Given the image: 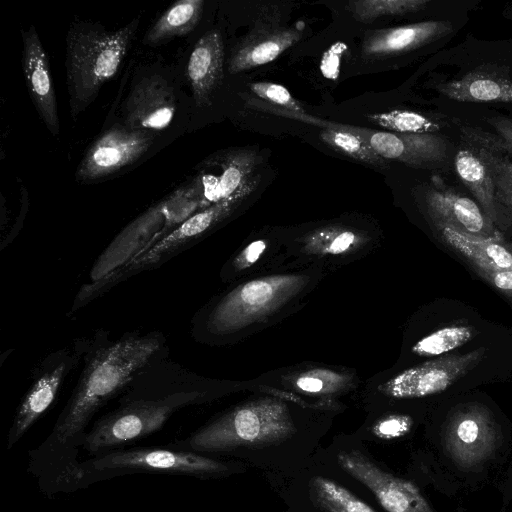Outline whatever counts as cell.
Here are the masks:
<instances>
[{"label":"cell","mask_w":512,"mask_h":512,"mask_svg":"<svg viewBox=\"0 0 512 512\" xmlns=\"http://www.w3.org/2000/svg\"><path fill=\"white\" fill-rule=\"evenodd\" d=\"M83 367L78 381L46 440L30 454V469L46 493L72 491L76 459L95 414L121 396L149 366L169 357L162 332H126L112 339L97 330L80 338Z\"/></svg>","instance_id":"1"},{"label":"cell","mask_w":512,"mask_h":512,"mask_svg":"<svg viewBox=\"0 0 512 512\" xmlns=\"http://www.w3.org/2000/svg\"><path fill=\"white\" fill-rule=\"evenodd\" d=\"M330 273L319 265L283 266L229 284L194 314L191 335L209 346L237 344L302 310Z\"/></svg>","instance_id":"2"},{"label":"cell","mask_w":512,"mask_h":512,"mask_svg":"<svg viewBox=\"0 0 512 512\" xmlns=\"http://www.w3.org/2000/svg\"><path fill=\"white\" fill-rule=\"evenodd\" d=\"M224 379L201 376L169 358L145 369L119 397L118 405L95 421L82 449L91 455L160 430L177 411L225 397Z\"/></svg>","instance_id":"3"},{"label":"cell","mask_w":512,"mask_h":512,"mask_svg":"<svg viewBox=\"0 0 512 512\" xmlns=\"http://www.w3.org/2000/svg\"><path fill=\"white\" fill-rule=\"evenodd\" d=\"M251 381L247 397L172 446L196 453L270 446L296 435V411L302 408L323 407L339 413L346 409L343 402L309 401Z\"/></svg>","instance_id":"4"},{"label":"cell","mask_w":512,"mask_h":512,"mask_svg":"<svg viewBox=\"0 0 512 512\" xmlns=\"http://www.w3.org/2000/svg\"><path fill=\"white\" fill-rule=\"evenodd\" d=\"M381 229L361 218H339L285 228L286 267L323 266L331 272L377 251Z\"/></svg>","instance_id":"5"},{"label":"cell","mask_w":512,"mask_h":512,"mask_svg":"<svg viewBox=\"0 0 512 512\" xmlns=\"http://www.w3.org/2000/svg\"><path fill=\"white\" fill-rule=\"evenodd\" d=\"M209 206L199 177L180 187L138 216L112 240L93 264L91 282L149 249L193 214Z\"/></svg>","instance_id":"6"},{"label":"cell","mask_w":512,"mask_h":512,"mask_svg":"<svg viewBox=\"0 0 512 512\" xmlns=\"http://www.w3.org/2000/svg\"><path fill=\"white\" fill-rule=\"evenodd\" d=\"M486 349L464 354H447L406 366H393L364 381L360 392L365 403L383 408L442 393L474 369Z\"/></svg>","instance_id":"7"},{"label":"cell","mask_w":512,"mask_h":512,"mask_svg":"<svg viewBox=\"0 0 512 512\" xmlns=\"http://www.w3.org/2000/svg\"><path fill=\"white\" fill-rule=\"evenodd\" d=\"M138 19L116 32L77 30L67 40V78L74 115L117 73L135 35Z\"/></svg>","instance_id":"8"},{"label":"cell","mask_w":512,"mask_h":512,"mask_svg":"<svg viewBox=\"0 0 512 512\" xmlns=\"http://www.w3.org/2000/svg\"><path fill=\"white\" fill-rule=\"evenodd\" d=\"M228 466L200 453L156 447L113 449L79 463L72 491L99 480L133 473L212 477Z\"/></svg>","instance_id":"9"},{"label":"cell","mask_w":512,"mask_h":512,"mask_svg":"<svg viewBox=\"0 0 512 512\" xmlns=\"http://www.w3.org/2000/svg\"><path fill=\"white\" fill-rule=\"evenodd\" d=\"M252 380L309 401L339 402L343 397L360 394L365 381L354 368L315 361L273 369Z\"/></svg>","instance_id":"10"},{"label":"cell","mask_w":512,"mask_h":512,"mask_svg":"<svg viewBox=\"0 0 512 512\" xmlns=\"http://www.w3.org/2000/svg\"><path fill=\"white\" fill-rule=\"evenodd\" d=\"M82 353L80 339H76L73 347L49 353L38 363L8 431L7 449H11L50 408L64 380L82 359Z\"/></svg>","instance_id":"11"},{"label":"cell","mask_w":512,"mask_h":512,"mask_svg":"<svg viewBox=\"0 0 512 512\" xmlns=\"http://www.w3.org/2000/svg\"><path fill=\"white\" fill-rule=\"evenodd\" d=\"M498 442L496 422L490 411L479 404L457 409L445 428V450L462 469H470L486 461L496 450Z\"/></svg>","instance_id":"12"},{"label":"cell","mask_w":512,"mask_h":512,"mask_svg":"<svg viewBox=\"0 0 512 512\" xmlns=\"http://www.w3.org/2000/svg\"><path fill=\"white\" fill-rule=\"evenodd\" d=\"M337 462L347 474L366 486L386 511L434 512L417 486L385 472L360 452H341Z\"/></svg>","instance_id":"13"},{"label":"cell","mask_w":512,"mask_h":512,"mask_svg":"<svg viewBox=\"0 0 512 512\" xmlns=\"http://www.w3.org/2000/svg\"><path fill=\"white\" fill-rule=\"evenodd\" d=\"M152 144V134L124 126L107 130L89 148L77 170L79 181L113 174L136 162Z\"/></svg>","instance_id":"14"},{"label":"cell","mask_w":512,"mask_h":512,"mask_svg":"<svg viewBox=\"0 0 512 512\" xmlns=\"http://www.w3.org/2000/svg\"><path fill=\"white\" fill-rule=\"evenodd\" d=\"M424 202L434 225L444 224L478 238L502 237L494 223L472 199L457 193L439 177L431 178Z\"/></svg>","instance_id":"15"},{"label":"cell","mask_w":512,"mask_h":512,"mask_svg":"<svg viewBox=\"0 0 512 512\" xmlns=\"http://www.w3.org/2000/svg\"><path fill=\"white\" fill-rule=\"evenodd\" d=\"M344 130L360 136L385 160L429 168L441 163L447 156V140L435 133H395L353 126H345Z\"/></svg>","instance_id":"16"},{"label":"cell","mask_w":512,"mask_h":512,"mask_svg":"<svg viewBox=\"0 0 512 512\" xmlns=\"http://www.w3.org/2000/svg\"><path fill=\"white\" fill-rule=\"evenodd\" d=\"M287 261L285 228H263L250 234L222 265L224 284L282 268Z\"/></svg>","instance_id":"17"},{"label":"cell","mask_w":512,"mask_h":512,"mask_svg":"<svg viewBox=\"0 0 512 512\" xmlns=\"http://www.w3.org/2000/svg\"><path fill=\"white\" fill-rule=\"evenodd\" d=\"M126 127L151 133L168 127L175 113V96L167 81L158 76L142 79L124 106Z\"/></svg>","instance_id":"18"},{"label":"cell","mask_w":512,"mask_h":512,"mask_svg":"<svg viewBox=\"0 0 512 512\" xmlns=\"http://www.w3.org/2000/svg\"><path fill=\"white\" fill-rule=\"evenodd\" d=\"M22 67L30 97L48 130L59 134V117L48 57L42 43L30 26L23 32Z\"/></svg>","instance_id":"19"},{"label":"cell","mask_w":512,"mask_h":512,"mask_svg":"<svg viewBox=\"0 0 512 512\" xmlns=\"http://www.w3.org/2000/svg\"><path fill=\"white\" fill-rule=\"evenodd\" d=\"M452 31L447 21H423L404 26L369 31L362 43L368 57L389 56L411 51Z\"/></svg>","instance_id":"20"},{"label":"cell","mask_w":512,"mask_h":512,"mask_svg":"<svg viewBox=\"0 0 512 512\" xmlns=\"http://www.w3.org/2000/svg\"><path fill=\"white\" fill-rule=\"evenodd\" d=\"M223 41L217 30L205 33L194 46L187 65L194 99L200 107L210 103L223 77Z\"/></svg>","instance_id":"21"},{"label":"cell","mask_w":512,"mask_h":512,"mask_svg":"<svg viewBox=\"0 0 512 512\" xmlns=\"http://www.w3.org/2000/svg\"><path fill=\"white\" fill-rule=\"evenodd\" d=\"M440 239L466 259L475 271L512 269V245L500 238H478L444 225H434Z\"/></svg>","instance_id":"22"},{"label":"cell","mask_w":512,"mask_h":512,"mask_svg":"<svg viewBox=\"0 0 512 512\" xmlns=\"http://www.w3.org/2000/svg\"><path fill=\"white\" fill-rule=\"evenodd\" d=\"M477 330L466 324L449 325L419 336L403 338L401 354L395 366L401 367L447 355L469 342Z\"/></svg>","instance_id":"23"},{"label":"cell","mask_w":512,"mask_h":512,"mask_svg":"<svg viewBox=\"0 0 512 512\" xmlns=\"http://www.w3.org/2000/svg\"><path fill=\"white\" fill-rule=\"evenodd\" d=\"M437 89L448 98L461 102L512 103V79L484 68L439 84Z\"/></svg>","instance_id":"24"},{"label":"cell","mask_w":512,"mask_h":512,"mask_svg":"<svg viewBox=\"0 0 512 512\" xmlns=\"http://www.w3.org/2000/svg\"><path fill=\"white\" fill-rule=\"evenodd\" d=\"M301 31L293 28L263 31L246 38L233 53L229 71L238 73L267 64L294 45Z\"/></svg>","instance_id":"25"},{"label":"cell","mask_w":512,"mask_h":512,"mask_svg":"<svg viewBox=\"0 0 512 512\" xmlns=\"http://www.w3.org/2000/svg\"><path fill=\"white\" fill-rule=\"evenodd\" d=\"M455 169L464 185L480 203L482 211L495 224L500 216L496 202V188L487 164L468 146L460 149L455 157Z\"/></svg>","instance_id":"26"},{"label":"cell","mask_w":512,"mask_h":512,"mask_svg":"<svg viewBox=\"0 0 512 512\" xmlns=\"http://www.w3.org/2000/svg\"><path fill=\"white\" fill-rule=\"evenodd\" d=\"M205 162L221 167L213 188L205 194L210 205L236 196L255 180L252 179V171L257 161L252 153L229 152Z\"/></svg>","instance_id":"27"},{"label":"cell","mask_w":512,"mask_h":512,"mask_svg":"<svg viewBox=\"0 0 512 512\" xmlns=\"http://www.w3.org/2000/svg\"><path fill=\"white\" fill-rule=\"evenodd\" d=\"M203 5L202 0H181L174 3L149 30L146 43L154 45L190 33L201 19Z\"/></svg>","instance_id":"28"},{"label":"cell","mask_w":512,"mask_h":512,"mask_svg":"<svg viewBox=\"0 0 512 512\" xmlns=\"http://www.w3.org/2000/svg\"><path fill=\"white\" fill-rule=\"evenodd\" d=\"M311 499L325 512H376L344 486L326 477L310 480Z\"/></svg>","instance_id":"29"},{"label":"cell","mask_w":512,"mask_h":512,"mask_svg":"<svg viewBox=\"0 0 512 512\" xmlns=\"http://www.w3.org/2000/svg\"><path fill=\"white\" fill-rule=\"evenodd\" d=\"M320 138L334 150L355 160L376 168L389 167L388 162L379 156L365 140L356 134L343 130L341 124L334 123L331 127L323 128L320 132Z\"/></svg>","instance_id":"30"},{"label":"cell","mask_w":512,"mask_h":512,"mask_svg":"<svg viewBox=\"0 0 512 512\" xmlns=\"http://www.w3.org/2000/svg\"><path fill=\"white\" fill-rule=\"evenodd\" d=\"M486 121L495 132L479 127H462V137L467 145L496 154H512V118L496 116Z\"/></svg>","instance_id":"31"},{"label":"cell","mask_w":512,"mask_h":512,"mask_svg":"<svg viewBox=\"0 0 512 512\" xmlns=\"http://www.w3.org/2000/svg\"><path fill=\"white\" fill-rule=\"evenodd\" d=\"M473 147V146H471ZM487 164L496 188V202L499 216L512 219V161L501 154L473 147Z\"/></svg>","instance_id":"32"},{"label":"cell","mask_w":512,"mask_h":512,"mask_svg":"<svg viewBox=\"0 0 512 512\" xmlns=\"http://www.w3.org/2000/svg\"><path fill=\"white\" fill-rule=\"evenodd\" d=\"M429 0H361L348 3V10L360 22H371L382 16H397L425 9Z\"/></svg>","instance_id":"33"},{"label":"cell","mask_w":512,"mask_h":512,"mask_svg":"<svg viewBox=\"0 0 512 512\" xmlns=\"http://www.w3.org/2000/svg\"><path fill=\"white\" fill-rule=\"evenodd\" d=\"M367 118L370 122L395 133L426 134L440 130V125L435 120L409 110L396 109L370 114Z\"/></svg>","instance_id":"34"},{"label":"cell","mask_w":512,"mask_h":512,"mask_svg":"<svg viewBox=\"0 0 512 512\" xmlns=\"http://www.w3.org/2000/svg\"><path fill=\"white\" fill-rule=\"evenodd\" d=\"M414 426V418L411 414L387 410L379 414L370 425V432L381 440H395L410 433Z\"/></svg>","instance_id":"35"},{"label":"cell","mask_w":512,"mask_h":512,"mask_svg":"<svg viewBox=\"0 0 512 512\" xmlns=\"http://www.w3.org/2000/svg\"><path fill=\"white\" fill-rule=\"evenodd\" d=\"M249 89L260 99L270 105H277L281 109L297 113L306 114L298 101L294 99L286 87L270 82H255L249 84Z\"/></svg>","instance_id":"36"},{"label":"cell","mask_w":512,"mask_h":512,"mask_svg":"<svg viewBox=\"0 0 512 512\" xmlns=\"http://www.w3.org/2000/svg\"><path fill=\"white\" fill-rule=\"evenodd\" d=\"M476 272L497 291L512 298V269Z\"/></svg>","instance_id":"37"},{"label":"cell","mask_w":512,"mask_h":512,"mask_svg":"<svg viewBox=\"0 0 512 512\" xmlns=\"http://www.w3.org/2000/svg\"><path fill=\"white\" fill-rule=\"evenodd\" d=\"M335 49L327 52L322 62L323 74L327 77H335L338 71V53L334 52Z\"/></svg>","instance_id":"38"}]
</instances>
